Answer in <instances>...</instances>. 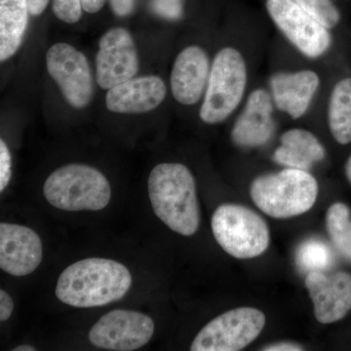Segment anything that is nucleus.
Masks as SVG:
<instances>
[{"label":"nucleus","instance_id":"nucleus-1","mask_svg":"<svg viewBox=\"0 0 351 351\" xmlns=\"http://www.w3.org/2000/svg\"><path fill=\"white\" fill-rule=\"evenodd\" d=\"M132 285L125 265L108 258H91L69 265L58 279V300L73 307L88 308L119 301Z\"/></svg>","mask_w":351,"mask_h":351},{"label":"nucleus","instance_id":"nucleus-2","mask_svg":"<svg viewBox=\"0 0 351 351\" xmlns=\"http://www.w3.org/2000/svg\"><path fill=\"white\" fill-rule=\"evenodd\" d=\"M149 195L154 213L173 232L191 237L199 228L195 178L186 166L162 163L149 174Z\"/></svg>","mask_w":351,"mask_h":351},{"label":"nucleus","instance_id":"nucleus-3","mask_svg":"<svg viewBox=\"0 0 351 351\" xmlns=\"http://www.w3.org/2000/svg\"><path fill=\"white\" fill-rule=\"evenodd\" d=\"M250 195L263 213L286 219L306 213L315 204L318 184L308 171L286 168L260 176L252 182Z\"/></svg>","mask_w":351,"mask_h":351},{"label":"nucleus","instance_id":"nucleus-4","mask_svg":"<svg viewBox=\"0 0 351 351\" xmlns=\"http://www.w3.org/2000/svg\"><path fill=\"white\" fill-rule=\"evenodd\" d=\"M46 200L64 211H99L108 206L112 189L100 171L83 164H69L52 173L43 186Z\"/></svg>","mask_w":351,"mask_h":351},{"label":"nucleus","instance_id":"nucleus-5","mask_svg":"<svg viewBox=\"0 0 351 351\" xmlns=\"http://www.w3.org/2000/svg\"><path fill=\"white\" fill-rule=\"evenodd\" d=\"M248 83L246 62L240 51L225 47L211 64L200 119L207 124L225 121L243 100Z\"/></svg>","mask_w":351,"mask_h":351},{"label":"nucleus","instance_id":"nucleus-6","mask_svg":"<svg viewBox=\"0 0 351 351\" xmlns=\"http://www.w3.org/2000/svg\"><path fill=\"white\" fill-rule=\"evenodd\" d=\"M219 246L232 257L247 260L262 255L269 245V228L260 215L239 204H223L212 217Z\"/></svg>","mask_w":351,"mask_h":351},{"label":"nucleus","instance_id":"nucleus-7","mask_svg":"<svg viewBox=\"0 0 351 351\" xmlns=\"http://www.w3.org/2000/svg\"><path fill=\"white\" fill-rule=\"evenodd\" d=\"M265 316L254 307H239L205 325L191 343V351H239L258 338Z\"/></svg>","mask_w":351,"mask_h":351},{"label":"nucleus","instance_id":"nucleus-8","mask_svg":"<svg viewBox=\"0 0 351 351\" xmlns=\"http://www.w3.org/2000/svg\"><path fill=\"white\" fill-rule=\"evenodd\" d=\"M267 10L279 31L304 56L318 59L331 47L330 29L295 0H267Z\"/></svg>","mask_w":351,"mask_h":351},{"label":"nucleus","instance_id":"nucleus-9","mask_svg":"<svg viewBox=\"0 0 351 351\" xmlns=\"http://www.w3.org/2000/svg\"><path fill=\"white\" fill-rule=\"evenodd\" d=\"M154 332V320L147 314L115 309L101 316L91 328L89 341L103 350L132 351L147 345Z\"/></svg>","mask_w":351,"mask_h":351},{"label":"nucleus","instance_id":"nucleus-10","mask_svg":"<svg viewBox=\"0 0 351 351\" xmlns=\"http://www.w3.org/2000/svg\"><path fill=\"white\" fill-rule=\"evenodd\" d=\"M48 73L69 105L83 108L93 97V80L86 57L66 43L54 44L46 55Z\"/></svg>","mask_w":351,"mask_h":351},{"label":"nucleus","instance_id":"nucleus-11","mask_svg":"<svg viewBox=\"0 0 351 351\" xmlns=\"http://www.w3.org/2000/svg\"><path fill=\"white\" fill-rule=\"evenodd\" d=\"M96 57L97 82L108 89L132 80L138 69V53L131 34L123 27H113L99 43Z\"/></svg>","mask_w":351,"mask_h":351},{"label":"nucleus","instance_id":"nucleus-12","mask_svg":"<svg viewBox=\"0 0 351 351\" xmlns=\"http://www.w3.org/2000/svg\"><path fill=\"white\" fill-rule=\"evenodd\" d=\"M43 248L38 233L27 226L0 223V267L13 276L32 274L43 262Z\"/></svg>","mask_w":351,"mask_h":351},{"label":"nucleus","instance_id":"nucleus-13","mask_svg":"<svg viewBox=\"0 0 351 351\" xmlns=\"http://www.w3.org/2000/svg\"><path fill=\"white\" fill-rule=\"evenodd\" d=\"M306 286L313 300L316 319L323 324L343 319L351 309V276L339 271L307 274Z\"/></svg>","mask_w":351,"mask_h":351},{"label":"nucleus","instance_id":"nucleus-14","mask_svg":"<svg viewBox=\"0 0 351 351\" xmlns=\"http://www.w3.org/2000/svg\"><path fill=\"white\" fill-rule=\"evenodd\" d=\"M274 107L269 91L263 88L252 91L233 125L232 142L245 149L267 145L276 131Z\"/></svg>","mask_w":351,"mask_h":351},{"label":"nucleus","instance_id":"nucleus-15","mask_svg":"<svg viewBox=\"0 0 351 351\" xmlns=\"http://www.w3.org/2000/svg\"><path fill=\"white\" fill-rule=\"evenodd\" d=\"M211 64L199 46H189L179 53L171 73L173 96L184 106L195 105L206 90Z\"/></svg>","mask_w":351,"mask_h":351},{"label":"nucleus","instance_id":"nucleus-16","mask_svg":"<svg viewBox=\"0 0 351 351\" xmlns=\"http://www.w3.org/2000/svg\"><path fill=\"white\" fill-rule=\"evenodd\" d=\"M274 106L293 119L304 117L320 86L318 73L311 69L277 73L269 80Z\"/></svg>","mask_w":351,"mask_h":351},{"label":"nucleus","instance_id":"nucleus-17","mask_svg":"<svg viewBox=\"0 0 351 351\" xmlns=\"http://www.w3.org/2000/svg\"><path fill=\"white\" fill-rule=\"evenodd\" d=\"M167 88L160 77L141 76L110 88L106 104L110 112L117 113H145L154 110L165 99Z\"/></svg>","mask_w":351,"mask_h":351},{"label":"nucleus","instance_id":"nucleus-18","mask_svg":"<svg viewBox=\"0 0 351 351\" xmlns=\"http://www.w3.org/2000/svg\"><path fill=\"white\" fill-rule=\"evenodd\" d=\"M280 142L281 145L274 152V160L286 168L308 171L326 156L320 141L306 129L286 131L281 136Z\"/></svg>","mask_w":351,"mask_h":351},{"label":"nucleus","instance_id":"nucleus-19","mask_svg":"<svg viewBox=\"0 0 351 351\" xmlns=\"http://www.w3.org/2000/svg\"><path fill=\"white\" fill-rule=\"evenodd\" d=\"M27 0H0V60L19 49L29 23Z\"/></svg>","mask_w":351,"mask_h":351},{"label":"nucleus","instance_id":"nucleus-20","mask_svg":"<svg viewBox=\"0 0 351 351\" xmlns=\"http://www.w3.org/2000/svg\"><path fill=\"white\" fill-rule=\"evenodd\" d=\"M328 124L339 144L351 143V77L339 80L332 88L328 105Z\"/></svg>","mask_w":351,"mask_h":351},{"label":"nucleus","instance_id":"nucleus-21","mask_svg":"<svg viewBox=\"0 0 351 351\" xmlns=\"http://www.w3.org/2000/svg\"><path fill=\"white\" fill-rule=\"evenodd\" d=\"M328 234L337 251L351 263V213L343 203H335L326 215Z\"/></svg>","mask_w":351,"mask_h":351},{"label":"nucleus","instance_id":"nucleus-22","mask_svg":"<svg viewBox=\"0 0 351 351\" xmlns=\"http://www.w3.org/2000/svg\"><path fill=\"white\" fill-rule=\"evenodd\" d=\"M297 263L304 271L315 272L329 269L334 263V255L326 243L318 239H309L299 247Z\"/></svg>","mask_w":351,"mask_h":351},{"label":"nucleus","instance_id":"nucleus-23","mask_svg":"<svg viewBox=\"0 0 351 351\" xmlns=\"http://www.w3.org/2000/svg\"><path fill=\"white\" fill-rule=\"evenodd\" d=\"M295 1L329 29H334L341 21V14L332 0H295Z\"/></svg>","mask_w":351,"mask_h":351},{"label":"nucleus","instance_id":"nucleus-24","mask_svg":"<svg viewBox=\"0 0 351 351\" xmlns=\"http://www.w3.org/2000/svg\"><path fill=\"white\" fill-rule=\"evenodd\" d=\"M53 11L60 20L75 24L82 18V0H53Z\"/></svg>","mask_w":351,"mask_h":351},{"label":"nucleus","instance_id":"nucleus-25","mask_svg":"<svg viewBox=\"0 0 351 351\" xmlns=\"http://www.w3.org/2000/svg\"><path fill=\"white\" fill-rule=\"evenodd\" d=\"M152 9L164 19H180L182 15V0H152Z\"/></svg>","mask_w":351,"mask_h":351},{"label":"nucleus","instance_id":"nucleus-26","mask_svg":"<svg viewBox=\"0 0 351 351\" xmlns=\"http://www.w3.org/2000/svg\"><path fill=\"white\" fill-rule=\"evenodd\" d=\"M11 154L3 140L0 141V191H3L10 182Z\"/></svg>","mask_w":351,"mask_h":351},{"label":"nucleus","instance_id":"nucleus-27","mask_svg":"<svg viewBox=\"0 0 351 351\" xmlns=\"http://www.w3.org/2000/svg\"><path fill=\"white\" fill-rule=\"evenodd\" d=\"M14 304L12 298L4 290L0 291V321L8 320L12 315Z\"/></svg>","mask_w":351,"mask_h":351},{"label":"nucleus","instance_id":"nucleus-28","mask_svg":"<svg viewBox=\"0 0 351 351\" xmlns=\"http://www.w3.org/2000/svg\"><path fill=\"white\" fill-rule=\"evenodd\" d=\"M136 0H110V5L115 15L125 17L135 8Z\"/></svg>","mask_w":351,"mask_h":351},{"label":"nucleus","instance_id":"nucleus-29","mask_svg":"<svg viewBox=\"0 0 351 351\" xmlns=\"http://www.w3.org/2000/svg\"><path fill=\"white\" fill-rule=\"evenodd\" d=\"M265 351H301L304 348L301 346L295 345V343H274L263 348Z\"/></svg>","mask_w":351,"mask_h":351},{"label":"nucleus","instance_id":"nucleus-30","mask_svg":"<svg viewBox=\"0 0 351 351\" xmlns=\"http://www.w3.org/2000/svg\"><path fill=\"white\" fill-rule=\"evenodd\" d=\"M49 0H27L29 13L34 16L40 15L48 5Z\"/></svg>","mask_w":351,"mask_h":351},{"label":"nucleus","instance_id":"nucleus-31","mask_svg":"<svg viewBox=\"0 0 351 351\" xmlns=\"http://www.w3.org/2000/svg\"><path fill=\"white\" fill-rule=\"evenodd\" d=\"M83 10L88 13H97L105 5L106 0H82Z\"/></svg>","mask_w":351,"mask_h":351},{"label":"nucleus","instance_id":"nucleus-32","mask_svg":"<svg viewBox=\"0 0 351 351\" xmlns=\"http://www.w3.org/2000/svg\"><path fill=\"white\" fill-rule=\"evenodd\" d=\"M346 178H348V182L351 184V156L350 158L348 159L346 164Z\"/></svg>","mask_w":351,"mask_h":351},{"label":"nucleus","instance_id":"nucleus-33","mask_svg":"<svg viewBox=\"0 0 351 351\" xmlns=\"http://www.w3.org/2000/svg\"><path fill=\"white\" fill-rule=\"evenodd\" d=\"M14 351H36V348L32 346L23 345L17 346V348H14Z\"/></svg>","mask_w":351,"mask_h":351}]
</instances>
